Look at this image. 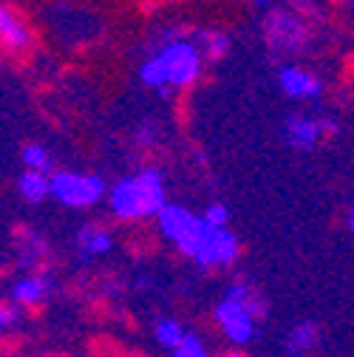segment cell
<instances>
[{
    "label": "cell",
    "instance_id": "cell-22",
    "mask_svg": "<svg viewBox=\"0 0 354 357\" xmlns=\"http://www.w3.org/2000/svg\"><path fill=\"white\" fill-rule=\"evenodd\" d=\"M156 94H159L162 100H167V97H170V85H162V88H156Z\"/></svg>",
    "mask_w": 354,
    "mask_h": 357
},
{
    "label": "cell",
    "instance_id": "cell-15",
    "mask_svg": "<svg viewBox=\"0 0 354 357\" xmlns=\"http://www.w3.org/2000/svg\"><path fill=\"white\" fill-rule=\"evenodd\" d=\"M185 326L179 324V321H173V318H159L156 321V343L162 346V349H176L182 340H185Z\"/></svg>",
    "mask_w": 354,
    "mask_h": 357
},
{
    "label": "cell",
    "instance_id": "cell-10",
    "mask_svg": "<svg viewBox=\"0 0 354 357\" xmlns=\"http://www.w3.org/2000/svg\"><path fill=\"white\" fill-rule=\"evenodd\" d=\"M52 287L54 284L46 275H26V278L12 284V303L15 306H37L49 298Z\"/></svg>",
    "mask_w": 354,
    "mask_h": 357
},
{
    "label": "cell",
    "instance_id": "cell-12",
    "mask_svg": "<svg viewBox=\"0 0 354 357\" xmlns=\"http://www.w3.org/2000/svg\"><path fill=\"white\" fill-rule=\"evenodd\" d=\"M77 247L82 252V258H94V255H105L114 250V233L105 227H82L77 233Z\"/></svg>",
    "mask_w": 354,
    "mask_h": 357
},
{
    "label": "cell",
    "instance_id": "cell-25",
    "mask_svg": "<svg viewBox=\"0 0 354 357\" xmlns=\"http://www.w3.org/2000/svg\"><path fill=\"white\" fill-rule=\"evenodd\" d=\"M221 357H244L241 351H230V354H221Z\"/></svg>",
    "mask_w": 354,
    "mask_h": 357
},
{
    "label": "cell",
    "instance_id": "cell-26",
    "mask_svg": "<svg viewBox=\"0 0 354 357\" xmlns=\"http://www.w3.org/2000/svg\"><path fill=\"white\" fill-rule=\"evenodd\" d=\"M351 6H354V0H351Z\"/></svg>",
    "mask_w": 354,
    "mask_h": 357
},
{
    "label": "cell",
    "instance_id": "cell-19",
    "mask_svg": "<svg viewBox=\"0 0 354 357\" xmlns=\"http://www.w3.org/2000/svg\"><path fill=\"white\" fill-rule=\"evenodd\" d=\"M201 221H204L207 227L224 230V227H227V221H230V210H227L224 204L213 202V204H207V207H204V213H201Z\"/></svg>",
    "mask_w": 354,
    "mask_h": 357
},
{
    "label": "cell",
    "instance_id": "cell-6",
    "mask_svg": "<svg viewBox=\"0 0 354 357\" xmlns=\"http://www.w3.org/2000/svg\"><path fill=\"white\" fill-rule=\"evenodd\" d=\"M215 324L224 332V337L236 346H244L255 337V318L249 315V309L236 301H221L215 303Z\"/></svg>",
    "mask_w": 354,
    "mask_h": 357
},
{
    "label": "cell",
    "instance_id": "cell-14",
    "mask_svg": "<svg viewBox=\"0 0 354 357\" xmlns=\"http://www.w3.org/2000/svg\"><path fill=\"white\" fill-rule=\"evenodd\" d=\"M196 49L201 54V60H218V57H224L227 49H230V37L224 31H199V43H196Z\"/></svg>",
    "mask_w": 354,
    "mask_h": 357
},
{
    "label": "cell",
    "instance_id": "cell-5",
    "mask_svg": "<svg viewBox=\"0 0 354 357\" xmlns=\"http://www.w3.org/2000/svg\"><path fill=\"white\" fill-rule=\"evenodd\" d=\"M334 133H340V122L332 116L315 119V116L292 114L286 119V139L298 151H312L323 137H334Z\"/></svg>",
    "mask_w": 354,
    "mask_h": 357
},
{
    "label": "cell",
    "instance_id": "cell-4",
    "mask_svg": "<svg viewBox=\"0 0 354 357\" xmlns=\"http://www.w3.org/2000/svg\"><path fill=\"white\" fill-rule=\"evenodd\" d=\"M190 258L204 266V270H213V266H230L236 258H238V238L224 227V230H215V227H207L201 230Z\"/></svg>",
    "mask_w": 354,
    "mask_h": 357
},
{
    "label": "cell",
    "instance_id": "cell-9",
    "mask_svg": "<svg viewBox=\"0 0 354 357\" xmlns=\"http://www.w3.org/2000/svg\"><path fill=\"white\" fill-rule=\"evenodd\" d=\"M156 221H159V230H162V236L167 238V241H173V244H179L193 227H196V221H199V215L196 213H190L187 207H182V204H164L159 213H156Z\"/></svg>",
    "mask_w": 354,
    "mask_h": 357
},
{
    "label": "cell",
    "instance_id": "cell-23",
    "mask_svg": "<svg viewBox=\"0 0 354 357\" xmlns=\"http://www.w3.org/2000/svg\"><path fill=\"white\" fill-rule=\"evenodd\" d=\"M346 221H348V230H351V233H354V207H351V210H348V218H346Z\"/></svg>",
    "mask_w": 354,
    "mask_h": 357
},
{
    "label": "cell",
    "instance_id": "cell-1",
    "mask_svg": "<svg viewBox=\"0 0 354 357\" xmlns=\"http://www.w3.org/2000/svg\"><path fill=\"white\" fill-rule=\"evenodd\" d=\"M108 204L114 210V215L125 218V221H137V218H151L156 215L164 204V176L156 167H145L137 176H125L111 188L108 193Z\"/></svg>",
    "mask_w": 354,
    "mask_h": 357
},
{
    "label": "cell",
    "instance_id": "cell-8",
    "mask_svg": "<svg viewBox=\"0 0 354 357\" xmlns=\"http://www.w3.org/2000/svg\"><path fill=\"white\" fill-rule=\"evenodd\" d=\"M0 43H3L9 52H26L34 43L31 26L6 3H0Z\"/></svg>",
    "mask_w": 354,
    "mask_h": 357
},
{
    "label": "cell",
    "instance_id": "cell-11",
    "mask_svg": "<svg viewBox=\"0 0 354 357\" xmlns=\"http://www.w3.org/2000/svg\"><path fill=\"white\" fill-rule=\"evenodd\" d=\"M318 343H321V329L315 321H300L286 335V351L292 357H306L309 351H315Z\"/></svg>",
    "mask_w": 354,
    "mask_h": 357
},
{
    "label": "cell",
    "instance_id": "cell-16",
    "mask_svg": "<svg viewBox=\"0 0 354 357\" xmlns=\"http://www.w3.org/2000/svg\"><path fill=\"white\" fill-rule=\"evenodd\" d=\"M23 165H26V170L49 173V170L54 167V159H52V153H49L46 148H43V145L31 142V145H26V148H23Z\"/></svg>",
    "mask_w": 354,
    "mask_h": 357
},
{
    "label": "cell",
    "instance_id": "cell-13",
    "mask_svg": "<svg viewBox=\"0 0 354 357\" xmlns=\"http://www.w3.org/2000/svg\"><path fill=\"white\" fill-rule=\"evenodd\" d=\"M49 176L52 173H37V170H26L20 178H17V190L26 202L31 204H40L43 199L52 196V188H49Z\"/></svg>",
    "mask_w": 354,
    "mask_h": 357
},
{
    "label": "cell",
    "instance_id": "cell-2",
    "mask_svg": "<svg viewBox=\"0 0 354 357\" xmlns=\"http://www.w3.org/2000/svg\"><path fill=\"white\" fill-rule=\"evenodd\" d=\"M52 196L66 204V207H91L105 196V182L97 173H74V170H60L49 176Z\"/></svg>",
    "mask_w": 354,
    "mask_h": 357
},
{
    "label": "cell",
    "instance_id": "cell-7",
    "mask_svg": "<svg viewBox=\"0 0 354 357\" xmlns=\"http://www.w3.org/2000/svg\"><path fill=\"white\" fill-rule=\"evenodd\" d=\"M278 85H281V91L292 100H315L323 91V82L312 71L298 68V66L278 68Z\"/></svg>",
    "mask_w": 354,
    "mask_h": 357
},
{
    "label": "cell",
    "instance_id": "cell-18",
    "mask_svg": "<svg viewBox=\"0 0 354 357\" xmlns=\"http://www.w3.org/2000/svg\"><path fill=\"white\" fill-rule=\"evenodd\" d=\"M173 357H210V354H207L204 340H201L196 332H187L185 340L173 349Z\"/></svg>",
    "mask_w": 354,
    "mask_h": 357
},
{
    "label": "cell",
    "instance_id": "cell-17",
    "mask_svg": "<svg viewBox=\"0 0 354 357\" xmlns=\"http://www.w3.org/2000/svg\"><path fill=\"white\" fill-rule=\"evenodd\" d=\"M139 79H142L145 85H151V88H162V85H167V71H164L159 54L148 57V60L139 66Z\"/></svg>",
    "mask_w": 354,
    "mask_h": 357
},
{
    "label": "cell",
    "instance_id": "cell-3",
    "mask_svg": "<svg viewBox=\"0 0 354 357\" xmlns=\"http://www.w3.org/2000/svg\"><path fill=\"white\" fill-rule=\"evenodd\" d=\"M159 60L167 71V85L170 88H187L199 79L201 74V54L193 40L173 37L159 49Z\"/></svg>",
    "mask_w": 354,
    "mask_h": 357
},
{
    "label": "cell",
    "instance_id": "cell-21",
    "mask_svg": "<svg viewBox=\"0 0 354 357\" xmlns=\"http://www.w3.org/2000/svg\"><path fill=\"white\" fill-rule=\"evenodd\" d=\"M17 306H0V332H3L6 326H12L15 321H17Z\"/></svg>",
    "mask_w": 354,
    "mask_h": 357
},
{
    "label": "cell",
    "instance_id": "cell-20",
    "mask_svg": "<svg viewBox=\"0 0 354 357\" xmlns=\"http://www.w3.org/2000/svg\"><path fill=\"white\" fill-rule=\"evenodd\" d=\"M255 295V289L247 284V281H236V284H230L227 287V292H224V301H236V303H247L249 298Z\"/></svg>",
    "mask_w": 354,
    "mask_h": 357
},
{
    "label": "cell",
    "instance_id": "cell-24",
    "mask_svg": "<svg viewBox=\"0 0 354 357\" xmlns=\"http://www.w3.org/2000/svg\"><path fill=\"white\" fill-rule=\"evenodd\" d=\"M252 3H255V6H270L272 0H252Z\"/></svg>",
    "mask_w": 354,
    "mask_h": 357
}]
</instances>
